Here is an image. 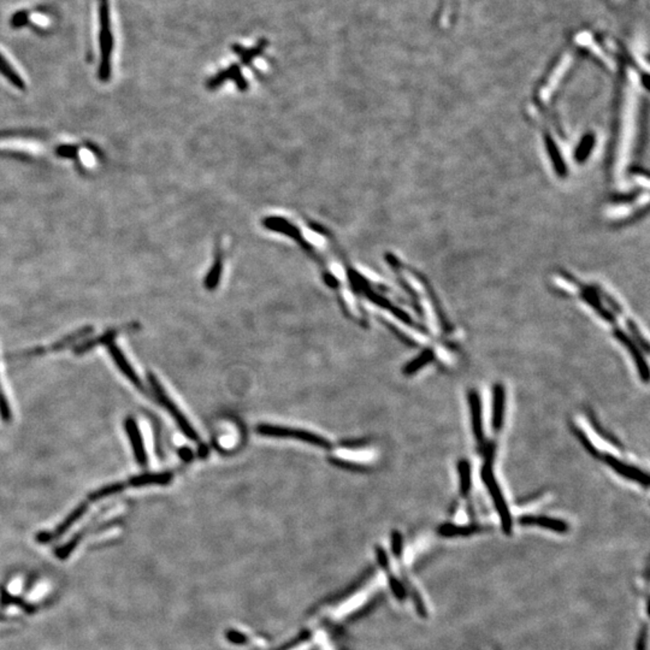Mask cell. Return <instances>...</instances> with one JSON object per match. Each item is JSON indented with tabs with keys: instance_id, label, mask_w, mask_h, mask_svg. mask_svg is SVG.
I'll list each match as a JSON object with an SVG mask.
<instances>
[{
	"instance_id": "ac0fdd59",
	"label": "cell",
	"mask_w": 650,
	"mask_h": 650,
	"mask_svg": "<svg viewBox=\"0 0 650 650\" xmlns=\"http://www.w3.org/2000/svg\"><path fill=\"white\" fill-rule=\"evenodd\" d=\"M433 351L430 350H425L419 356H417L415 360H412L410 363L405 366L404 369V374H413L415 372H417L418 370L424 368L425 365L429 364L430 361L433 360Z\"/></svg>"
},
{
	"instance_id": "7402d4cb",
	"label": "cell",
	"mask_w": 650,
	"mask_h": 650,
	"mask_svg": "<svg viewBox=\"0 0 650 650\" xmlns=\"http://www.w3.org/2000/svg\"><path fill=\"white\" fill-rule=\"evenodd\" d=\"M0 418L9 423L10 420L12 419V412H11V408H10L9 402H8V399L4 395L3 392V389H1V386H0Z\"/></svg>"
},
{
	"instance_id": "44dd1931",
	"label": "cell",
	"mask_w": 650,
	"mask_h": 650,
	"mask_svg": "<svg viewBox=\"0 0 650 650\" xmlns=\"http://www.w3.org/2000/svg\"><path fill=\"white\" fill-rule=\"evenodd\" d=\"M79 146L75 145H60L55 148V153L62 158H71V159H78L79 158Z\"/></svg>"
},
{
	"instance_id": "5b68a950",
	"label": "cell",
	"mask_w": 650,
	"mask_h": 650,
	"mask_svg": "<svg viewBox=\"0 0 650 650\" xmlns=\"http://www.w3.org/2000/svg\"><path fill=\"white\" fill-rule=\"evenodd\" d=\"M93 332H94V327H91V325H87V327H81V329L76 330V332H71L69 335H66V336L63 337V338H60V340L55 341V343H52V345L44 347H34V348L26 350V351L21 352V353H16V354L12 355V358L15 359V358L42 356V355L51 354V353H55V352L63 351V350H66V348L74 346L78 342L82 341L84 338H87Z\"/></svg>"
},
{
	"instance_id": "8fae6325",
	"label": "cell",
	"mask_w": 650,
	"mask_h": 650,
	"mask_svg": "<svg viewBox=\"0 0 650 650\" xmlns=\"http://www.w3.org/2000/svg\"><path fill=\"white\" fill-rule=\"evenodd\" d=\"M471 417H472V429L475 433L476 441L482 443L485 441L483 433V423H482V407H480V397L475 392H470Z\"/></svg>"
},
{
	"instance_id": "4fadbf2b",
	"label": "cell",
	"mask_w": 650,
	"mask_h": 650,
	"mask_svg": "<svg viewBox=\"0 0 650 650\" xmlns=\"http://www.w3.org/2000/svg\"><path fill=\"white\" fill-rule=\"evenodd\" d=\"M493 400V428L495 431H500L505 415V389L503 386L498 384L494 387Z\"/></svg>"
},
{
	"instance_id": "8992f818",
	"label": "cell",
	"mask_w": 650,
	"mask_h": 650,
	"mask_svg": "<svg viewBox=\"0 0 650 650\" xmlns=\"http://www.w3.org/2000/svg\"><path fill=\"white\" fill-rule=\"evenodd\" d=\"M125 429L128 437H129L135 459L138 461V465H147V453L145 449V443H143V436H141V431L138 429V423L135 422L133 417H128L125 419Z\"/></svg>"
},
{
	"instance_id": "52a82bcc",
	"label": "cell",
	"mask_w": 650,
	"mask_h": 650,
	"mask_svg": "<svg viewBox=\"0 0 650 650\" xmlns=\"http://www.w3.org/2000/svg\"><path fill=\"white\" fill-rule=\"evenodd\" d=\"M107 347V351L110 353L112 359L115 361V364L117 365V368L120 369V372L125 374V377L129 379L130 382L133 383L135 387L138 388L141 392H145V387H143L141 379H138V374L135 372L133 366L128 363V360H127V358H125V354L122 353L120 348L116 346L115 342H111Z\"/></svg>"
},
{
	"instance_id": "5bb4252c",
	"label": "cell",
	"mask_w": 650,
	"mask_h": 650,
	"mask_svg": "<svg viewBox=\"0 0 650 650\" xmlns=\"http://www.w3.org/2000/svg\"><path fill=\"white\" fill-rule=\"evenodd\" d=\"M133 488H141L147 485H165L170 483L172 475L170 472H159V473H145V475L132 477Z\"/></svg>"
},
{
	"instance_id": "277c9868",
	"label": "cell",
	"mask_w": 650,
	"mask_h": 650,
	"mask_svg": "<svg viewBox=\"0 0 650 650\" xmlns=\"http://www.w3.org/2000/svg\"><path fill=\"white\" fill-rule=\"evenodd\" d=\"M488 458L489 459L485 462V465L483 466V470H482V478H483L485 485L488 487L489 493L491 495V498H493L494 503H495V507L498 508L500 519L503 523V530H505V532H511L512 516H511V512L508 509L507 503L503 498V493L498 488V482L494 478L493 470H491L490 458H493V451H490Z\"/></svg>"
},
{
	"instance_id": "d4e9b609",
	"label": "cell",
	"mask_w": 650,
	"mask_h": 650,
	"mask_svg": "<svg viewBox=\"0 0 650 650\" xmlns=\"http://www.w3.org/2000/svg\"><path fill=\"white\" fill-rule=\"evenodd\" d=\"M180 454L181 457L186 459V460H190V458H192V453H190V451H188V449H182Z\"/></svg>"
},
{
	"instance_id": "7a4b0ae2",
	"label": "cell",
	"mask_w": 650,
	"mask_h": 650,
	"mask_svg": "<svg viewBox=\"0 0 650 650\" xmlns=\"http://www.w3.org/2000/svg\"><path fill=\"white\" fill-rule=\"evenodd\" d=\"M148 382L151 384L153 392L157 397L158 401L162 404L163 407H165L166 410L170 413L171 417L175 419L177 425L180 426L182 433H185L186 436L192 441H198V433L194 429L193 425L190 424V420L187 419V417L182 413L180 407L177 406L174 400L168 395V392L163 388L162 383L159 382V379L154 374H148Z\"/></svg>"
},
{
	"instance_id": "30bf717a",
	"label": "cell",
	"mask_w": 650,
	"mask_h": 650,
	"mask_svg": "<svg viewBox=\"0 0 650 650\" xmlns=\"http://www.w3.org/2000/svg\"><path fill=\"white\" fill-rule=\"evenodd\" d=\"M133 488V485H132V480H127L125 482H116V483H111V485H105L102 488H99L93 491V493L88 495L87 500L86 503L88 505H91L93 503H97V501H100V500H104V498H110V496H114L116 494L122 493L125 491V489Z\"/></svg>"
},
{
	"instance_id": "ffe728a7",
	"label": "cell",
	"mask_w": 650,
	"mask_h": 650,
	"mask_svg": "<svg viewBox=\"0 0 650 650\" xmlns=\"http://www.w3.org/2000/svg\"><path fill=\"white\" fill-rule=\"evenodd\" d=\"M45 135V133L35 130H1L0 140L10 138H42Z\"/></svg>"
},
{
	"instance_id": "cb8c5ba5",
	"label": "cell",
	"mask_w": 650,
	"mask_h": 650,
	"mask_svg": "<svg viewBox=\"0 0 650 650\" xmlns=\"http://www.w3.org/2000/svg\"><path fill=\"white\" fill-rule=\"evenodd\" d=\"M575 433H577V436H578V438H579V441H581V442L583 443V444H584V447H586V449H588V451H589V452L591 453V454H594V455H597V451H596V448L594 447V444L591 443V441L590 440H589V437L586 436V433H584L583 430H578V429L575 430Z\"/></svg>"
},
{
	"instance_id": "6da1fadb",
	"label": "cell",
	"mask_w": 650,
	"mask_h": 650,
	"mask_svg": "<svg viewBox=\"0 0 650 650\" xmlns=\"http://www.w3.org/2000/svg\"><path fill=\"white\" fill-rule=\"evenodd\" d=\"M99 46L100 63L98 78L102 82H107L112 75V52H114V34L111 28L110 1L99 0Z\"/></svg>"
},
{
	"instance_id": "7c38bea8",
	"label": "cell",
	"mask_w": 650,
	"mask_h": 650,
	"mask_svg": "<svg viewBox=\"0 0 650 650\" xmlns=\"http://www.w3.org/2000/svg\"><path fill=\"white\" fill-rule=\"evenodd\" d=\"M521 523L524 525L541 526L544 529L557 531V532H565L568 530V524L565 521H560V519H554V518H548V516H523Z\"/></svg>"
},
{
	"instance_id": "9a60e30c",
	"label": "cell",
	"mask_w": 650,
	"mask_h": 650,
	"mask_svg": "<svg viewBox=\"0 0 650 650\" xmlns=\"http://www.w3.org/2000/svg\"><path fill=\"white\" fill-rule=\"evenodd\" d=\"M615 335L619 338V341L623 342L624 346L626 347L627 350L630 351L633 359H635V363H636L637 368L640 370V374L642 376V379H644V382L648 381V377H649V371H648V366H647L646 363H644V359L642 356L641 352L638 351L636 345L629 338V337L624 334V332H617Z\"/></svg>"
},
{
	"instance_id": "3957f363",
	"label": "cell",
	"mask_w": 650,
	"mask_h": 650,
	"mask_svg": "<svg viewBox=\"0 0 650 650\" xmlns=\"http://www.w3.org/2000/svg\"><path fill=\"white\" fill-rule=\"evenodd\" d=\"M257 433L263 436L269 437L278 438H291V440H298L301 442L309 443L318 447L327 448L332 446V443L327 441V438L321 436L318 433H311L306 430L294 429V428H288V426H281V425L260 424L257 426Z\"/></svg>"
},
{
	"instance_id": "ba28073f",
	"label": "cell",
	"mask_w": 650,
	"mask_h": 650,
	"mask_svg": "<svg viewBox=\"0 0 650 650\" xmlns=\"http://www.w3.org/2000/svg\"><path fill=\"white\" fill-rule=\"evenodd\" d=\"M133 327V324H128V325H125V327H114V329H110L107 330V332H104L100 336L96 337V338H92L87 342H82L81 345H79L78 347H75L74 353L78 355L86 354L88 352L92 351L96 347L98 346H107L111 342L115 341L116 337L120 335V332L123 330H127L129 332Z\"/></svg>"
},
{
	"instance_id": "9c48e42d",
	"label": "cell",
	"mask_w": 650,
	"mask_h": 650,
	"mask_svg": "<svg viewBox=\"0 0 650 650\" xmlns=\"http://www.w3.org/2000/svg\"><path fill=\"white\" fill-rule=\"evenodd\" d=\"M604 460H606V462H607L617 473H619V475L623 476V477L629 478V480H635L637 483H641V485H644V487H648L649 478H648V475L644 473V472H642L641 470H638V469L633 467V466L627 465V464H625L623 461L618 460V459H615V458L612 457V455H606Z\"/></svg>"
},
{
	"instance_id": "e0dca14e",
	"label": "cell",
	"mask_w": 650,
	"mask_h": 650,
	"mask_svg": "<svg viewBox=\"0 0 650 650\" xmlns=\"http://www.w3.org/2000/svg\"><path fill=\"white\" fill-rule=\"evenodd\" d=\"M440 534L446 537H453V536H469L477 531V527L473 525H455V524H444L440 527Z\"/></svg>"
},
{
	"instance_id": "603a6c76",
	"label": "cell",
	"mask_w": 650,
	"mask_h": 650,
	"mask_svg": "<svg viewBox=\"0 0 650 650\" xmlns=\"http://www.w3.org/2000/svg\"><path fill=\"white\" fill-rule=\"evenodd\" d=\"M28 19H29V12L28 11H24V10L19 11L11 19V27L16 28V29L24 27V24H27Z\"/></svg>"
},
{
	"instance_id": "2e32d148",
	"label": "cell",
	"mask_w": 650,
	"mask_h": 650,
	"mask_svg": "<svg viewBox=\"0 0 650 650\" xmlns=\"http://www.w3.org/2000/svg\"><path fill=\"white\" fill-rule=\"evenodd\" d=\"M0 74L3 75L14 87L19 91H26L27 86L24 80L19 76V73L10 64L9 60H6L1 53H0Z\"/></svg>"
},
{
	"instance_id": "d6986e66",
	"label": "cell",
	"mask_w": 650,
	"mask_h": 650,
	"mask_svg": "<svg viewBox=\"0 0 650 650\" xmlns=\"http://www.w3.org/2000/svg\"><path fill=\"white\" fill-rule=\"evenodd\" d=\"M458 470L460 475V491L462 495H466L471 488L470 464L466 460H460L458 464Z\"/></svg>"
}]
</instances>
